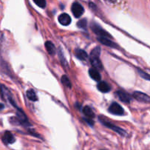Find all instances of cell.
<instances>
[{"label":"cell","instance_id":"52a82bcc","mask_svg":"<svg viewBox=\"0 0 150 150\" xmlns=\"http://www.w3.org/2000/svg\"><path fill=\"white\" fill-rule=\"evenodd\" d=\"M133 98L138 101L143 103H149L150 102V97L146 94L143 93L141 92H135L133 94Z\"/></svg>","mask_w":150,"mask_h":150},{"label":"cell","instance_id":"30bf717a","mask_svg":"<svg viewBox=\"0 0 150 150\" xmlns=\"http://www.w3.org/2000/svg\"><path fill=\"white\" fill-rule=\"evenodd\" d=\"M116 94L117 95L118 98H120V100L121 101L124 103H130V96L127 93H126L125 92L122 90H119L116 92Z\"/></svg>","mask_w":150,"mask_h":150},{"label":"cell","instance_id":"2e32d148","mask_svg":"<svg viewBox=\"0 0 150 150\" xmlns=\"http://www.w3.org/2000/svg\"><path fill=\"white\" fill-rule=\"evenodd\" d=\"M83 113L88 119L94 118V117H95V114H94L92 109L89 106H87V105L85 107H83Z\"/></svg>","mask_w":150,"mask_h":150},{"label":"cell","instance_id":"3957f363","mask_svg":"<svg viewBox=\"0 0 150 150\" xmlns=\"http://www.w3.org/2000/svg\"><path fill=\"white\" fill-rule=\"evenodd\" d=\"M100 121L102 122L103 125H104L105 126H106L107 127H108V128L111 129L112 130H114V131H115L116 133H119L120 135H121V136H125L126 135V132L123 129L120 128V127H117V126L114 125H113L112 123L111 122H107L106 120H103V119H100Z\"/></svg>","mask_w":150,"mask_h":150},{"label":"cell","instance_id":"5bb4252c","mask_svg":"<svg viewBox=\"0 0 150 150\" xmlns=\"http://www.w3.org/2000/svg\"><path fill=\"white\" fill-rule=\"evenodd\" d=\"M75 54H76V57L78 59H79L80 60H82V61H85L88 58V55L86 54V52L82 49H76Z\"/></svg>","mask_w":150,"mask_h":150},{"label":"cell","instance_id":"4fadbf2b","mask_svg":"<svg viewBox=\"0 0 150 150\" xmlns=\"http://www.w3.org/2000/svg\"><path fill=\"white\" fill-rule=\"evenodd\" d=\"M45 48L50 55H54L56 54V47L54 44L51 41H47L45 44Z\"/></svg>","mask_w":150,"mask_h":150},{"label":"cell","instance_id":"9a60e30c","mask_svg":"<svg viewBox=\"0 0 150 150\" xmlns=\"http://www.w3.org/2000/svg\"><path fill=\"white\" fill-rule=\"evenodd\" d=\"M98 40L100 41V42H101L103 45H107V46L111 47V48H116L117 45L114 43L113 41L110 40L109 38H98Z\"/></svg>","mask_w":150,"mask_h":150},{"label":"cell","instance_id":"6da1fadb","mask_svg":"<svg viewBox=\"0 0 150 150\" xmlns=\"http://www.w3.org/2000/svg\"><path fill=\"white\" fill-rule=\"evenodd\" d=\"M0 94H1V98L4 100L7 101V103L11 104L16 109L19 108L16 104V102H15L14 99H13V95H12V93L10 92V91L4 85H0Z\"/></svg>","mask_w":150,"mask_h":150},{"label":"cell","instance_id":"603a6c76","mask_svg":"<svg viewBox=\"0 0 150 150\" xmlns=\"http://www.w3.org/2000/svg\"><path fill=\"white\" fill-rule=\"evenodd\" d=\"M4 104H3V103H0V110L4 109Z\"/></svg>","mask_w":150,"mask_h":150},{"label":"cell","instance_id":"8fae6325","mask_svg":"<svg viewBox=\"0 0 150 150\" xmlns=\"http://www.w3.org/2000/svg\"><path fill=\"white\" fill-rule=\"evenodd\" d=\"M89 74L90 76V77L92 78L93 80L99 82L101 79L100 74L99 72L98 71V70L95 68H90L89 70Z\"/></svg>","mask_w":150,"mask_h":150},{"label":"cell","instance_id":"8992f818","mask_svg":"<svg viewBox=\"0 0 150 150\" xmlns=\"http://www.w3.org/2000/svg\"><path fill=\"white\" fill-rule=\"evenodd\" d=\"M1 141L5 145L12 144L16 142V138L11 132L5 131L1 137Z\"/></svg>","mask_w":150,"mask_h":150},{"label":"cell","instance_id":"d6986e66","mask_svg":"<svg viewBox=\"0 0 150 150\" xmlns=\"http://www.w3.org/2000/svg\"><path fill=\"white\" fill-rule=\"evenodd\" d=\"M100 48L98 46L92 50L90 54V57H100Z\"/></svg>","mask_w":150,"mask_h":150},{"label":"cell","instance_id":"7a4b0ae2","mask_svg":"<svg viewBox=\"0 0 150 150\" xmlns=\"http://www.w3.org/2000/svg\"><path fill=\"white\" fill-rule=\"evenodd\" d=\"M71 11L73 13V15L76 18H80L82 15L83 14L84 12V8L83 6L79 2H74L72 4Z\"/></svg>","mask_w":150,"mask_h":150},{"label":"cell","instance_id":"5b68a950","mask_svg":"<svg viewBox=\"0 0 150 150\" xmlns=\"http://www.w3.org/2000/svg\"><path fill=\"white\" fill-rule=\"evenodd\" d=\"M108 111L111 114H114V115H122L124 114V109L120 104L117 103H113L108 108Z\"/></svg>","mask_w":150,"mask_h":150},{"label":"cell","instance_id":"277c9868","mask_svg":"<svg viewBox=\"0 0 150 150\" xmlns=\"http://www.w3.org/2000/svg\"><path fill=\"white\" fill-rule=\"evenodd\" d=\"M91 27H92V31H93L97 35L100 36V38H111V35H110L108 32H105V30H103L100 26L97 25L96 23H93V24H92Z\"/></svg>","mask_w":150,"mask_h":150},{"label":"cell","instance_id":"9c48e42d","mask_svg":"<svg viewBox=\"0 0 150 150\" xmlns=\"http://www.w3.org/2000/svg\"><path fill=\"white\" fill-rule=\"evenodd\" d=\"M90 62L93 66V68L96 70H101L103 69L102 62L100 60V57H90Z\"/></svg>","mask_w":150,"mask_h":150},{"label":"cell","instance_id":"7c38bea8","mask_svg":"<svg viewBox=\"0 0 150 150\" xmlns=\"http://www.w3.org/2000/svg\"><path fill=\"white\" fill-rule=\"evenodd\" d=\"M98 89L101 92H104V93L108 92L111 90V87L105 81H100L98 84Z\"/></svg>","mask_w":150,"mask_h":150},{"label":"cell","instance_id":"44dd1931","mask_svg":"<svg viewBox=\"0 0 150 150\" xmlns=\"http://www.w3.org/2000/svg\"><path fill=\"white\" fill-rule=\"evenodd\" d=\"M34 2L41 8H44L46 6V1L44 0H34Z\"/></svg>","mask_w":150,"mask_h":150},{"label":"cell","instance_id":"ffe728a7","mask_svg":"<svg viewBox=\"0 0 150 150\" xmlns=\"http://www.w3.org/2000/svg\"><path fill=\"white\" fill-rule=\"evenodd\" d=\"M86 25H87V22H86V19L85 18L81 19L77 23L78 27H79L80 29H86Z\"/></svg>","mask_w":150,"mask_h":150},{"label":"cell","instance_id":"ac0fdd59","mask_svg":"<svg viewBox=\"0 0 150 150\" xmlns=\"http://www.w3.org/2000/svg\"><path fill=\"white\" fill-rule=\"evenodd\" d=\"M61 81H62V83L64 86H67V87L69 88L71 87V82H70V79H68V77H67V76H62V77L61 79Z\"/></svg>","mask_w":150,"mask_h":150},{"label":"cell","instance_id":"7402d4cb","mask_svg":"<svg viewBox=\"0 0 150 150\" xmlns=\"http://www.w3.org/2000/svg\"><path fill=\"white\" fill-rule=\"evenodd\" d=\"M138 71H139V75H140V76H142L143 79H146V80H150V75L148 74V73H145L144 71L140 70V69H139V70H138Z\"/></svg>","mask_w":150,"mask_h":150},{"label":"cell","instance_id":"ba28073f","mask_svg":"<svg viewBox=\"0 0 150 150\" xmlns=\"http://www.w3.org/2000/svg\"><path fill=\"white\" fill-rule=\"evenodd\" d=\"M59 22L63 26H68L71 23V18L67 13H62L58 18Z\"/></svg>","mask_w":150,"mask_h":150},{"label":"cell","instance_id":"e0dca14e","mask_svg":"<svg viewBox=\"0 0 150 150\" xmlns=\"http://www.w3.org/2000/svg\"><path fill=\"white\" fill-rule=\"evenodd\" d=\"M26 97L32 101H37L38 100V96H37L36 93H35V91L32 90V89H29V90L26 92Z\"/></svg>","mask_w":150,"mask_h":150}]
</instances>
